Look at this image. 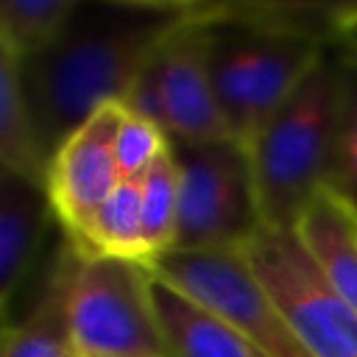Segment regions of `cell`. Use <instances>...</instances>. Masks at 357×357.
<instances>
[{
  "mask_svg": "<svg viewBox=\"0 0 357 357\" xmlns=\"http://www.w3.org/2000/svg\"><path fill=\"white\" fill-rule=\"evenodd\" d=\"M201 3L89 0L39 56L20 61L22 89L50 156L100 106L123 103L162 45Z\"/></svg>",
  "mask_w": 357,
  "mask_h": 357,
  "instance_id": "1",
  "label": "cell"
},
{
  "mask_svg": "<svg viewBox=\"0 0 357 357\" xmlns=\"http://www.w3.org/2000/svg\"><path fill=\"white\" fill-rule=\"evenodd\" d=\"M343 73V42H335L248 142L262 229L290 231L315 192L329 187Z\"/></svg>",
  "mask_w": 357,
  "mask_h": 357,
  "instance_id": "2",
  "label": "cell"
},
{
  "mask_svg": "<svg viewBox=\"0 0 357 357\" xmlns=\"http://www.w3.org/2000/svg\"><path fill=\"white\" fill-rule=\"evenodd\" d=\"M151 287V265L75 248L67 310L78 357H170Z\"/></svg>",
  "mask_w": 357,
  "mask_h": 357,
  "instance_id": "3",
  "label": "cell"
},
{
  "mask_svg": "<svg viewBox=\"0 0 357 357\" xmlns=\"http://www.w3.org/2000/svg\"><path fill=\"white\" fill-rule=\"evenodd\" d=\"M178 234L173 251H243L262 229L248 151L234 139L173 142Z\"/></svg>",
  "mask_w": 357,
  "mask_h": 357,
  "instance_id": "4",
  "label": "cell"
},
{
  "mask_svg": "<svg viewBox=\"0 0 357 357\" xmlns=\"http://www.w3.org/2000/svg\"><path fill=\"white\" fill-rule=\"evenodd\" d=\"M215 3H201L142 70L123 106L165 128L170 142L204 145L231 139L209 73Z\"/></svg>",
  "mask_w": 357,
  "mask_h": 357,
  "instance_id": "5",
  "label": "cell"
},
{
  "mask_svg": "<svg viewBox=\"0 0 357 357\" xmlns=\"http://www.w3.org/2000/svg\"><path fill=\"white\" fill-rule=\"evenodd\" d=\"M151 271L223 318L262 357H310L243 251H167Z\"/></svg>",
  "mask_w": 357,
  "mask_h": 357,
  "instance_id": "6",
  "label": "cell"
},
{
  "mask_svg": "<svg viewBox=\"0 0 357 357\" xmlns=\"http://www.w3.org/2000/svg\"><path fill=\"white\" fill-rule=\"evenodd\" d=\"M243 254L310 357H357V312L326 284L293 229H259Z\"/></svg>",
  "mask_w": 357,
  "mask_h": 357,
  "instance_id": "7",
  "label": "cell"
},
{
  "mask_svg": "<svg viewBox=\"0 0 357 357\" xmlns=\"http://www.w3.org/2000/svg\"><path fill=\"white\" fill-rule=\"evenodd\" d=\"M120 117L123 103L100 106L50 156L45 187L53 215L67 234H78L123 181L114 159Z\"/></svg>",
  "mask_w": 357,
  "mask_h": 357,
  "instance_id": "8",
  "label": "cell"
},
{
  "mask_svg": "<svg viewBox=\"0 0 357 357\" xmlns=\"http://www.w3.org/2000/svg\"><path fill=\"white\" fill-rule=\"evenodd\" d=\"M47 215L53 206L45 184L0 170V307L6 324H11V301L36 259Z\"/></svg>",
  "mask_w": 357,
  "mask_h": 357,
  "instance_id": "9",
  "label": "cell"
},
{
  "mask_svg": "<svg viewBox=\"0 0 357 357\" xmlns=\"http://www.w3.org/2000/svg\"><path fill=\"white\" fill-rule=\"evenodd\" d=\"M326 284L357 312V209L324 187L293 226Z\"/></svg>",
  "mask_w": 357,
  "mask_h": 357,
  "instance_id": "10",
  "label": "cell"
},
{
  "mask_svg": "<svg viewBox=\"0 0 357 357\" xmlns=\"http://www.w3.org/2000/svg\"><path fill=\"white\" fill-rule=\"evenodd\" d=\"M73 262L75 245L64 231V243L53 257V271L36 304L20 321L3 326V357H78L67 310Z\"/></svg>",
  "mask_w": 357,
  "mask_h": 357,
  "instance_id": "11",
  "label": "cell"
},
{
  "mask_svg": "<svg viewBox=\"0 0 357 357\" xmlns=\"http://www.w3.org/2000/svg\"><path fill=\"white\" fill-rule=\"evenodd\" d=\"M153 307L170 357H262L223 318L153 276Z\"/></svg>",
  "mask_w": 357,
  "mask_h": 357,
  "instance_id": "12",
  "label": "cell"
},
{
  "mask_svg": "<svg viewBox=\"0 0 357 357\" xmlns=\"http://www.w3.org/2000/svg\"><path fill=\"white\" fill-rule=\"evenodd\" d=\"M81 257H112L151 265V251L142 229V195L139 178H123L114 192L98 206L89 223L70 234Z\"/></svg>",
  "mask_w": 357,
  "mask_h": 357,
  "instance_id": "13",
  "label": "cell"
},
{
  "mask_svg": "<svg viewBox=\"0 0 357 357\" xmlns=\"http://www.w3.org/2000/svg\"><path fill=\"white\" fill-rule=\"evenodd\" d=\"M47 165L36 120L22 89L20 59L0 50V170L45 184Z\"/></svg>",
  "mask_w": 357,
  "mask_h": 357,
  "instance_id": "14",
  "label": "cell"
},
{
  "mask_svg": "<svg viewBox=\"0 0 357 357\" xmlns=\"http://www.w3.org/2000/svg\"><path fill=\"white\" fill-rule=\"evenodd\" d=\"M81 0H3L0 50L20 61L45 53L70 25Z\"/></svg>",
  "mask_w": 357,
  "mask_h": 357,
  "instance_id": "15",
  "label": "cell"
},
{
  "mask_svg": "<svg viewBox=\"0 0 357 357\" xmlns=\"http://www.w3.org/2000/svg\"><path fill=\"white\" fill-rule=\"evenodd\" d=\"M139 195H142V229L153 265L159 257L176 248V234H178V170L173 159V142L170 151L162 153L139 178Z\"/></svg>",
  "mask_w": 357,
  "mask_h": 357,
  "instance_id": "16",
  "label": "cell"
},
{
  "mask_svg": "<svg viewBox=\"0 0 357 357\" xmlns=\"http://www.w3.org/2000/svg\"><path fill=\"white\" fill-rule=\"evenodd\" d=\"M343 56H346V73H343V98L337 114L329 190H335L346 204L357 209V59L346 47V42H343Z\"/></svg>",
  "mask_w": 357,
  "mask_h": 357,
  "instance_id": "17",
  "label": "cell"
},
{
  "mask_svg": "<svg viewBox=\"0 0 357 357\" xmlns=\"http://www.w3.org/2000/svg\"><path fill=\"white\" fill-rule=\"evenodd\" d=\"M170 151V137L153 120L123 106L120 128L114 137V159L120 178H142L148 167Z\"/></svg>",
  "mask_w": 357,
  "mask_h": 357,
  "instance_id": "18",
  "label": "cell"
},
{
  "mask_svg": "<svg viewBox=\"0 0 357 357\" xmlns=\"http://www.w3.org/2000/svg\"><path fill=\"white\" fill-rule=\"evenodd\" d=\"M340 39H357V3H343V11H340Z\"/></svg>",
  "mask_w": 357,
  "mask_h": 357,
  "instance_id": "19",
  "label": "cell"
},
{
  "mask_svg": "<svg viewBox=\"0 0 357 357\" xmlns=\"http://www.w3.org/2000/svg\"><path fill=\"white\" fill-rule=\"evenodd\" d=\"M343 42H346V47L354 53V59H357V39H343Z\"/></svg>",
  "mask_w": 357,
  "mask_h": 357,
  "instance_id": "20",
  "label": "cell"
}]
</instances>
